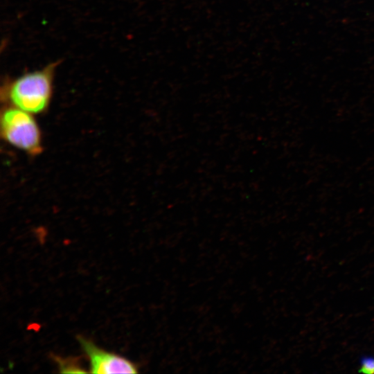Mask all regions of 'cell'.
Listing matches in <instances>:
<instances>
[{"label":"cell","instance_id":"6da1fadb","mask_svg":"<svg viewBox=\"0 0 374 374\" xmlns=\"http://www.w3.org/2000/svg\"><path fill=\"white\" fill-rule=\"evenodd\" d=\"M55 65L51 64L43 69L26 73L6 83L1 91L6 105L33 114L44 112L52 97Z\"/></svg>","mask_w":374,"mask_h":374},{"label":"cell","instance_id":"7a4b0ae2","mask_svg":"<svg viewBox=\"0 0 374 374\" xmlns=\"http://www.w3.org/2000/svg\"><path fill=\"white\" fill-rule=\"evenodd\" d=\"M1 138L10 145L35 156L42 152V133L33 114L6 105L0 117Z\"/></svg>","mask_w":374,"mask_h":374},{"label":"cell","instance_id":"3957f363","mask_svg":"<svg viewBox=\"0 0 374 374\" xmlns=\"http://www.w3.org/2000/svg\"><path fill=\"white\" fill-rule=\"evenodd\" d=\"M81 348L89 357L91 373H136L137 368L130 360L98 347L82 336L77 337Z\"/></svg>","mask_w":374,"mask_h":374},{"label":"cell","instance_id":"277c9868","mask_svg":"<svg viewBox=\"0 0 374 374\" xmlns=\"http://www.w3.org/2000/svg\"><path fill=\"white\" fill-rule=\"evenodd\" d=\"M53 359L57 363L60 373H82L87 372L81 367L77 358H63L61 357L54 356Z\"/></svg>","mask_w":374,"mask_h":374},{"label":"cell","instance_id":"5b68a950","mask_svg":"<svg viewBox=\"0 0 374 374\" xmlns=\"http://www.w3.org/2000/svg\"><path fill=\"white\" fill-rule=\"evenodd\" d=\"M359 372L367 374L374 373V357H362L360 359Z\"/></svg>","mask_w":374,"mask_h":374}]
</instances>
